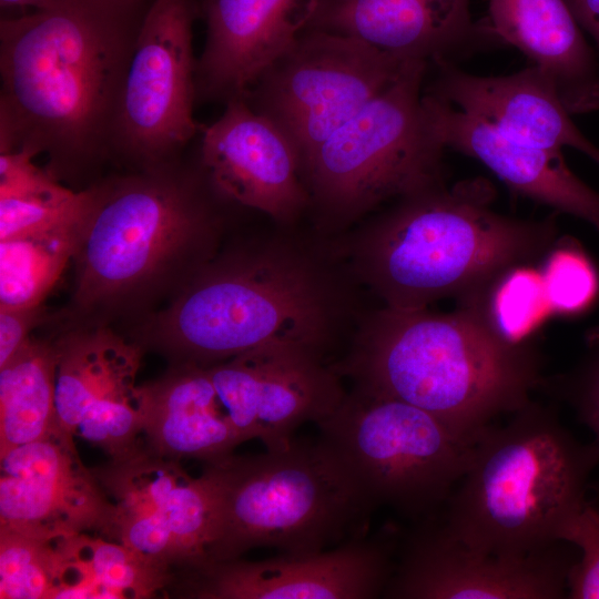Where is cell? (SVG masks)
I'll use <instances>...</instances> for the list:
<instances>
[{
    "label": "cell",
    "mask_w": 599,
    "mask_h": 599,
    "mask_svg": "<svg viewBox=\"0 0 599 599\" xmlns=\"http://www.w3.org/2000/svg\"><path fill=\"white\" fill-rule=\"evenodd\" d=\"M142 0H47L0 22V152L53 169L111 154Z\"/></svg>",
    "instance_id": "cell-1"
},
{
    "label": "cell",
    "mask_w": 599,
    "mask_h": 599,
    "mask_svg": "<svg viewBox=\"0 0 599 599\" xmlns=\"http://www.w3.org/2000/svg\"><path fill=\"white\" fill-rule=\"evenodd\" d=\"M332 368L356 388L414 405L476 438L495 417L530 402L541 383L534 352L506 338L475 304L449 314L385 306Z\"/></svg>",
    "instance_id": "cell-2"
},
{
    "label": "cell",
    "mask_w": 599,
    "mask_h": 599,
    "mask_svg": "<svg viewBox=\"0 0 599 599\" xmlns=\"http://www.w3.org/2000/svg\"><path fill=\"white\" fill-rule=\"evenodd\" d=\"M483 179L445 183L404 196L375 219L353 248L363 281L397 309H422L456 295H477L551 244V219L522 221L490 209Z\"/></svg>",
    "instance_id": "cell-3"
},
{
    "label": "cell",
    "mask_w": 599,
    "mask_h": 599,
    "mask_svg": "<svg viewBox=\"0 0 599 599\" xmlns=\"http://www.w3.org/2000/svg\"><path fill=\"white\" fill-rule=\"evenodd\" d=\"M341 300L301 247L271 240L206 268L160 316L153 345L174 364L210 366L271 344L324 355Z\"/></svg>",
    "instance_id": "cell-4"
},
{
    "label": "cell",
    "mask_w": 599,
    "mask_h": 599,
    "mask_svg": "<svg viewBox=\"0 0 599 599\" xmlns=\"http://www.w3.org/2000/svg\"><path fill=\"white\" fill-rule=\"evenodd\" d=\"M599 445L578 440L556 412L528 402L502 427L488 426L446 501L441 522L469 548L524 556L557 541L586 501Z\"/></svg>",
    "instance_id": "cell-5"
},
{
    "label": "cell",
    "mask_w": 599,
    "mask_h": 599,
    "mask_svg": "<svg viewBox=\"0 0 599 599\" xmlns=\"http://www.w3.org/2000/svg\"><path fill=\"white\" fill-rule=\"evenodd\" d=\"M216 499L206 562L258 547L285 555L335 548L367 534L376 508L338 449L324 436L278 450L205 464ZM205 564V562H204Z\"/></svg>",
    "instance_id": "cell-6"
},
{
    "label": "cell",
    "mask_w": 599,
    "mask_h": 599,
    "mask_svg": "<svg viewBox=\"0 0 599 599\" xmlns=\"http://www.w3.org/2000/svg\"><path fill=\"white\" fill-rule=\"evenodd\" d=\"M428 61L400 75L304 162L309 207L327 227L352 223L388 201L444 183L443 153L423 102Z\"/></svg>",
    "instance_id": "cell-7"
},
{
    "label": "cell",
    "mask_w": 599,
    "mask_h": 599,
    "mask_svg": "<svg viewBox=\"0 0 599 599\" xmlns=\"http://www.w3.org/2000/svg\"><path fill=\"white\" fill-rule=\"evenodd\" d=\"M176 160L94 185L95 197L74 257L75 300H112L155 277L211 227L206 176L182 172Z\"/></svg>",
    "instance_id": "cell-8"
},
{
    "label": "cell",
    "mask_w": 599,
    "mask_h": 599,
    "mask_svg": "<svg viewBox=\"0 0 599 599\" xmlns=\"http://www.w3.org/2000/svg\"><path fill=\"white\" fill-rule=\"evenodd\" d=\"M318 427L376 507L417 522L446 505L480 437L414 405L356 387Z\"/></svg>",
    "instance_id": "cell-9"
},
{
    "label": "cell",
    "mask_w": 599,
    "mask_h": 599,
    "mask_svg": "<svg viewBox=\"0 0 599 599\" xmlns=\"http://www.w3.org/2000/svg\"><path fill=\"white\" fill-rule=\"evenodd\" d=\"M412 60L355 37L305 29L243 98L285 134L302 169L323 142L389 87Z\"/></svg>",
    "instance_id": "cell-10"
},
{
    "label": "cell",
    "mask_w": 599,
    "mask_h": 599,
    "mask_svg": "<svg viewBox=\"0 0 599 599\" xmlns=\"http://www.w3.org/2000/svg\"><path fill=\"white\" fill-rule=\"evenodd\" d=\"M194 0H153L124 78L111 153L143 169L177 159L197 134Z\"/></svg>",
    "instance_id": "cell-11"
},
{
    "label": "cell",
    "mask_w": 599,
    "mask_h": 599,
    "mask_svg": "<svg viewBox=\"0 0 599 599\" xmlns=\"http://www.w3.org/2000/svg\"><path fill=\"white\" fill-rule=\"evenodd\" d=\"M180 460L148 450L92 469L114 505L108 539L174 571L206 562L216 532V499L209 476L191 477Z\"/></svg>",
    "instance_id": "cell-12"
},
{
    "label": "cell",
    "mask_w": 599,
    "mask_h": 599,
    "mask_svg": "<svg viewBox=\"0 0 599 599\" xmlns=\"http://www.w3.org/2000/svg\"><path fill=\"white\" fill-rule=\"evenodd\" d=\"M387 528L335 548L250 561L205 562L173 571L166 593L191 599H373L383 597L398 539Z\"/></svg>",
    "instance_id": "cell-13"
},
{
    "label": "cell",
    "mask_w": 599,
    "mask_h": 599,
    "mask_svg": "<svg viewBox=\"0 0 599 599\" xmlns=\"http://www.w3.org/2000/svg\"><path fill=\"white\" fill-rule=\"evenodd\" d=\"M417 524L397 547L383 598L560 599L567 595L576 560L561 541L524 556L491 555L463 544L436 516Z\"/></svg>",
    "instance_id": "cell-14"
},
{
    "label": "cell",
    "mask_w": 599,
    "mask_h": 599,
    "mask_svg": "<svg viewBox=\"0 0 599 599\" xmlns=\"http://www.w3.org/2000/svg\"><path fill=\"white\" fill-rule=\"evenodd\" d=\"M206 369L242 443L257 438L266 450L285 448L298 426L318 425L346 395L323 354L295 344L258 347Z\"/></svg>",
    "instance_id": "cell-15"
},
{
    "label": "cell",
    "mask_w": 599,
    "mask_h": 599,
    "mask_svg": "<svg viewBox=\"0 0 599 599\" xmlns=\"http://www.w3.org/2000/svg\"><path fill=\"white\" fill-rule=\"evenodd\" d=\"M55 344V419L73 437L122 458L142 444V349L109 328L68 333Z\"/></svg>",
    "instance_id": "cell-16"
},
{
    "label": "cell",
    "mask_w": 599,
    "mask_h": 599,
    "mask_svg": "<svg viewBox=\"0 0 599 599\" xmlns=\"http://www.w3.org/2000/svg\"><path fill=\"white\" fill-rule=\"evenodd\" d=\"M114 505L59 426L0 455V529L45 539L97 530L106 537Z\"/></svg>",
    "instance_id": "cell-17"
},
{
    "label": "cell",
    "mask_w": 599,
    "mask_h": 599,
    "mask_svg": "<svg viewBox=\"0 0 599 599\" xmlns=\"http://www.w3.org/2000/svg\"><path fill=\"white\" fill-rule=\"evenodd\" d=\"M200 140L201 167L219 195L286 225L309 207L295 148L243 97L225 102Z\"/></svg>",
    "instance_id": "cell-18"
},
{
    "label": "cell",
    "mask_w": 599,
    "mask_h": 599,
    "mask_svg": "<svg viewBox=\"0 0 599 599\" xmlns=\"http://www.w3.org/2000/svg\"><path fill=\"white\" fill-rule=\"evenodd\" d=\"M433 62L436 77L426 93L531 146L572 148L599 164V146L573 123L552 82L535 65L508 75H476L449 59Z\"/></svg>",
    "instance_id": "cell-19"
},
{
    "label": "cell",
    "mask_w": 599,
    "mask_h": 599,
    "mask_svg": "<svg viewBox=\"0 0 599 599\" xmlns=\"http://www.w3.org/2000/svg\"><path fill=\"white\" fill-rule=\"evenodd\" d=\"M317 0H205L206 37L196 61V100L243 97L303 32Z\"/></svg>",
    "instance_id": "cell-20"
},
{
    "label": "cell",
    "mask_w": 599,
    "mask_h": 599,
    "mask_svg": "<svg viewBox=\"0 0 599 599\" xmlns=\"http://www.w3.org/2000/svg\"><path fill=\"white\" fill-rule=\"evenodd\" d=\"M423 102L445 149L478 160L514 192L586 221L599 232V192L568 167L561 151L515 141L425 91Z\"/></svg>",
    "instance_id": "cell-21"
},
{
    "label": "cell",
    "mask_w": 599,
    "mask_h": 599,
    "mask_svg": "<svg viewBox=\"0 0 599 599\" xmlns=\"http://www.w3.org/2000/svg\"><path fill=\"white\" fill-rule=\"evenodd\" d=\"M470 0H317L306 29L358 38L405 60L449 59L491 39L470 17Z\"/></svg>",
    "instance_id": "cell-22"
},
{
    "label": "cell",
    "mask_w": 599,
    "mask_h": 599,
    "mask_svg": "<svg viewBox=\"0 0 599 599\" xmlns=\"http://www.w3.org/2000/svg\"><path fill=\"white\" fill-rule=\"evenodd\" d=\"M484 26L549 78L571 115L599 110V55L566 0H489Z\"/></svg>",
    "instance_id": "cell-23"
},
{
    "label": "cell",
    "mask_w": 599,
    "mask_h": 599,
    "mask_svg": "<svg viewBox=\"0 0 599 599\" xmlns=\"http://www.w3.org/2000/svg\"><path fill=\"white\" fill-rule=\"evenodd\" d=\"M142 389V444L151 453L213 464L242 444L206 367L174 364Z\"/></svg>",
    "instance_id": "cell-24"
},
{
    "label": "cell",
    "mask_w": 599,
    "mask_h": 599,
    "mask_svg": "<svg viewBox=\"0 0 599 599\" xmlns=\"http://www.w3.org/2000/svg\"><path fill=\"white\" fill-rule=\"evenodd\" d=\"M55 599H146L165 595L173 571L129 546L87 532L62 540Z\"/></svg>",
    "instance_id": "cell-25"
},
{
    "label": "cell",
    "mask_w": 599,
    "mask_h": 599,
    "mask_svg": "<svg viewBox=\"0 0 599 599\" xmlns=\"http://www.w3.org/2000/svg\"><path fill=\"white\" fill-rule=\"evenodd\" d=\"M26 150L0 152V241L84 223L94 186L73 191L34 164Z\"/></svg>",
    "instance_id": "cell-26"
},
{
    "label": "cell",
    "mask_w": 599,
    "mask_h": 599,
    "mask_svg": "<svg viewBox=\"0 0 599 599\" xmlns=\"http://www.w3.org/2000/svg\"><path fill=\"white\" fill-rule=\"evenodd\" d=\"M55 372V344L32 338L0 367V455L58 427Z\"/></svg>",
    "instance_id": "cell-27"
},
{
    "label": "cell",
    "mask_w": 599,
    "mask_h": 599,
    "mask_svg": "<svg viewBox=\"0 0 599 599\" xmlns=\"http://www.w3.org/2000/svg\"><path fill=\"white\" fill-rule=\"evenodd\" d=\"M87 221L0 241V308L40 305L75 256Z\"/></svg>",
    "instance_id": "cell-28"
},
{
    "label": "cell",
    "mask_w": 599,
    "mask_h": 599,
    "mask_svg": "<svg viewBox=\"0 0 599 599\" xmlns=\"http://www.w3.org/2000/svg\"><path fill=\"white\" fill-rule=\"evenodd\" d=\"M62 539L0 529V598L55 599L63 567Z\"/></svg>",
    "instance_id": "cell-29"
},
{
    "label": "cell",
    "mask_w": 599,
    "mask_h": 599,
    "mask_svg": "<svg viewBox=\"0 0 599 599\" xmlns=\"http://www.w3.org/2000/svg\"><path fill=\"white\" fill-rule=\"evenodd\" d=\"M540 275L550 311L579 313L592 304L599 292L597 271L576 241L555 248Z\"/></svg>",
    "instance_id": "cell-30"
},
{
    "label": "cell",
    "mask_w": 599,
    "mask_h": 599,
    "mask_svg": "<svg viewBox=\"0 0 599 599\" xmlns=\"http://www.w3.org/2000/svg\"><path fill=\"white\" fill-rule=\"evenodd\" d=\"M497 280V288L487 314L508 339H519L548 309L541 275L532 270L514 267Z\"/></svg>",
    "instance_id": "cell-31"
},
{
    "label": "cell",
    "mask_w": 599,
    "mask_h": 599,
    "mask_svg": "<svg viewBox=\"0 0 599 599\" xmlns=\"http://www.w3.org/2000/svg\"><path fill=\"white\" fill-rule=\"evenodd\" d=\"M557 541L573 544L581 551L568 575L567 597L599 599V505L586 500L561 525Z\"/></svg>",
    "instance_id": "cell-32"
},
{
    "label": "cell",
    "mask_w": 599,
    "mask_h": 599,
    "mask_svg": "<svg viewBox=\"0 0 599 599\" xmlns=\"http://www.w3.org/2000/svg\"><path fill=\"white\" fill-rule=\"evenodd\" d=\"M586 352L570 372L550 380V390L568 403L599 445V325L585 337Z\"/></svg>",
    "instance_id": "cell-33"
},
{
    "label": "cell",
    "mask_w": 599,
    "mask_h": 599,
    "mask_svg": "<svg viewBox=\"0 0 599 599\" xmlns=\"http://www.w3.org/2000/svg\"><path fill=\"white\" fill-rule=\"evenodd\" d=\"M39 306L0 308V367L31 338L30 331L39 318Z\"/></svg>",
    "instance_id": "cell-34"
},
{
    "label": "cell",
    "mask_w": 599,
    "mask_h": 599,
    "mask_svg": "<svg viewBox=\"0 0 599 599\" xmlns=\"http://www.w3.org/2000/svg\"><path fill=\"white\" fill-rule=\"evenodd\" d=\"M577 22L593 40L599 55V0H566Z\"/></svg>",
    "instance_id": "cell-35"
},
{
    "label": "cell",
    "mask_w": 599,
    "mask_h": 599,
    "mask_svg": "<svg viewBox=\"0 0 599 599\" xmlns=\"http://www.w3.org/2000/svg\"><path fill=\"white\" fill-rule=\"evenodd\" d=\"M47 0H0L2 9H18L28 11L42 6Z\"/></svg>",
    "instance_id": "cell-36"
},
{
    "label": "cell",
    "mask_w": 599,
    "mask_h": 599,
    "mask_svg": "<svg viewBox=\"0 0 599 599\" xmlns=\"http://www.w3.org/2000/svg\"><path fill=\"white\" fill-rule=\"evenodd\" d=\"M589 486L595 487V489L599 490V481L596 485L592 484V485H589Z\"/></svg>",
    "instance_id": "cell-37"
}]
</instances>
